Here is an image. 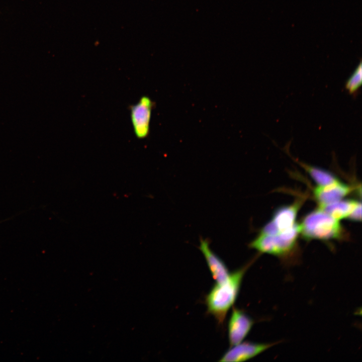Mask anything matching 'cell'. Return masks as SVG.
I'll return each mask as SVG.
<instances>
[{"instance_id":"ba28073f","label":"cell","mask_w":362,"mask_h":362,"mask_svg":"<svg viewBox=\"0 0 362 362\" xmlns=\"http://www.w3.org/2000/svg\"><path fill=\"white\" fill-rule=\"evenodd\" d=\"M199 248L205 257L215 282L218 283L225 281L230 272L224 262L211 249L209 240L200 237Z\"/></svg>"},{"instance_id":"8992f818","label":"cell","mask_w":362,"mask_h":362,"mask_svg":"<svg viewBox=\"0 0 362 362\" xmlns=\"http://www.w3.org/2000/svg\"><path fill=\"white\" fill-rule=\"evenodd\" d=\"M253 320L243 311L233 307L228 324V335L230 347L242 342L249 333Z\"/></svg>"},{"instance_id":"4fadbf2b","label":"cell","mask_w":362,"mask_h":362,"mask_svg":"<svg viewBox=\"0 0 362 362\" xmlns=\"http://www.w3.org/2000/svg\"><path fill=\"white\" fill-rule=\"evenodd\" d=\"M348 218L353 221H360L361 219V204L359 202L353 211L351 212Z\"/></svg>"},{"instance_id":"7c38bea8","label":"cell","mask_w":362,"mask_h":362,"mask_svg":"<svg viewBox=\"0 0 362 362\" xmlns=\"http://www.w3.org/2000/svg\"><path fill=\"white\" fill-rule=\"evenodd\" d=\"M362 67L361 62L357 66L354 72L345 82V87L351 95L356 93L361 85Z\"/></svg>"},{"instance_id":"277c9868","label":"cell","mask_w":362,"mask_h":362,"mask_svg":"<svg viewBox=\"0 0 362 362\" xmlns=\"http://www.w3.org/2000/svg\"><path fill=\"white\" fill-rule=\"evenodd\" d=\"M153 103L147 96H143L130 108V117L134 132L139 139L146 137L149 133Z\"/></svg>"},{"instance_id":"30bf717a","label":"cell","mask_w":362,"mask_h":362,"mask_svg":"<svg viewBox=\"0 0 362 362\" xmlns=\"http://www.w3.org/2000/svg\"><path fill=\"white\" fill-rule=\"evenodd\" d=\"M359 202L353 200H341L320 208L334 218L339 220L348 218Z\"/></svg>"},{"instance_id":"52a82bcc","label":"cell","mask_w":362,"mask_h":362,"mask_svg":"<svg viewBox=\"0 0 362 362\" xmlns=\"http://www.w3.org/2000/svg\"><path fill=\"white\" fill-rule=\"evenodd\" d=\"M274 343L240 342L230 347L219 360L222 362H239L249 359L273 346Z\"/></svg>"},{"instance_id":"9c48e42d","label":"cell","mask_w":362,"mask_h":362,"mask_svg":"<svg viewBox=\"0 0 362 362\" xmlns=\"http://www.w3.org/2000/svg\"><path fill=\"white\" fill-rule=\"evenodd\" d=\"M351 190L349 186L337 180L327 185L318 186L314 190V196L322 207L342 200Z\"/></svg>"},{"instance_id":"5b68a950","label":"cell","mask_w":362,"mask_h":362,"mask_svg":"<svg viewBox=\"0 0 362 362\" xmlns=\"http://www.w3.org/2000/svg\"><path fill=\"white\" fill-rule=\"evenodd\" d=\"M299 206L297 203L279 208L274 213L271 220L262 228L260 233L274 235L295 225Z\"/></svg>"},{"instance_id":"8fae6325","label":"cell","mask_w":362,"mask_h":362,"mask_svg":"<svg viewBox=\"0 0 362 362\" xmlns=\"http://www.w3.org/2000/svg\"><path fill=\"white\" fill-rule=\"evenodd\" d=\"M297 162L306 170L319 186L327 185L338 180L333 174L326 170L299 161Z\"/></svg>"},{"instance_id":"3957f363","label":"cell","mask_w":362,"mask_h":362,"mask_svg":"<svg viewBox=\"0 0 362 362\" xmlns=\"http://www.w3.org/2000/svg\"><path fill=\"white\" fill-rule=\"evenodd\" d=\"M299 233L298 224L274 235L259 233L248 246L261 253L284 257L293 250Z\"/></svg>"},{"instance_id":"7a4b0ae2","label":"cell","mask_w":362,"mask_h":362,"mask_svg":"<svg viewBox=\"0 0 362 362\" xmlns=\"http://www.w3.org/2000/svg\"><path fill=\"white\" fill-rule=\"evenodd\" d=\"M299 226L300 233L309 240L338 239L341 238L343 233L339 220L321 208L307 214Z\"/></svg>"},{"instance_id":"6da1fadb","label":"cell","mask_w":362,"mask_h":362,"mask_svg":"<svg viewBox=\"0 0 362 362\" xmlns=\"http://www.w3.org/2000/svg\"><path fill=\"white\" fill-rule=\"evenodd\" d=\"M254 260L230 273L222 282L216 283L206 296L208 313L213 316L218 323L223 324L228 311L238 297L243 277Z\"/></svg>"}]
</instances>
